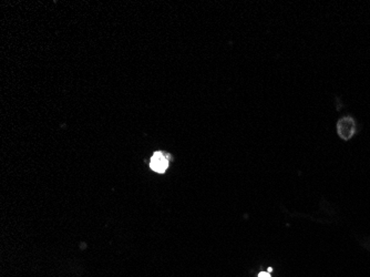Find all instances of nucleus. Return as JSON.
<instances>
[{
  "mask_svg": "<svg viewBox=\"0 0 370 277\" xmlns=\"http://www.w3.org/2000/svg\"><path fill=\"white\" fill-rule=\"evenodd\" d=\"M357 132L356 121L351 116H344L337 122V133L340 138L348 141L352 138Z\"/></svg>",
  "mask_w": 370,
  "mask_h": 277,
  "instance_id": "obj_1",
  "label": "nucleus"
},
{
  "mask_svg": "<svg viewBox=\"0 0 370 277\" xmlns=\"http://www.w3.org/2000/svg\"><path fill=\"white\" fill-rule=\"evenodd\" d=\"M150 167L156 173H164L169 167V160L161 152H155L151 158Z\"/></svg>",
  "mask_w": 370,
  "mask_h": 277,
  "instance_id": "obj_2",
  "label": "nucleus"
},
{
  "mask_svg": "<svg viewBox=\"0 0 370 277\" xmlns=\"http://www.w3.org/2000/svg\"><path fill=\"white\" fill-rule=\"evenodd\" d=\"M258 277H271L268 271H260L258 274Z\"/></svg>",
  "mask_w": 370,
  "mask_h": 277,
  "instance_id": "obj_3",
  "label": "nucleus"
},
{
  "mask_svg": "<svg viewBox=\"0 0 370 277\" xmlns=\"http://www.w3.org/2000/svg\"><path fill=\"white\" fill-rule=\"evenodd\" d=\"M271 271H273V268H271V267H268V273H271Z\"/></svg>",
  "mask_w": 370,
  "mask_h": 277,
  "instance_id": "obj_4",
  "label": "nucleus"
}]
</instances>
